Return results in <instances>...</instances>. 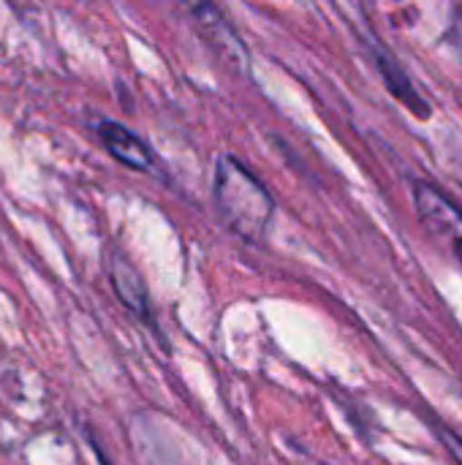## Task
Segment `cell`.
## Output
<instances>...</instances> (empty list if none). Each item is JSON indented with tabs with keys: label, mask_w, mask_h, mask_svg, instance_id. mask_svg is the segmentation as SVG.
<instances>
[{
	"label": "cell",
	"mask_w": 462,
	"mask_h": 465,
	"mask_svg": "<svg viewBox=\"0 0 462 465\" xmlns=\"http://www.w3.org/2000/svg\"><path fill=\"white\" fill-rule=\"evenodd\" d=\"M381 74L387 76V84H389V90L414 112V114H419V117H428L430 112H428V104L419 98V93L414 90V84L406 79V74L398 68V63H389V60H384L381 57Z\"/></svg>",
	"instance_id": "8992f818"
},
{
	"label": "cell",
	"mask_w": 462,
	"mask_h": 465,
	"mask_svg": "<svg viewBox=\"0 0 462 465\" xmlns=\"http://www.w3.org/2000/svg\"><path fill=\"white\" fill-rule=\"evenodd\" d=\"M449 33H452V41H455V46H457V52H460L462 57V3L455 8V14H452V27H449Z\"/></svg>",
	"instance_id": "ba28073f"
},
{
	"label": "cell",
	"mask_w": 462,
	"mask_h": 465,
	"mask_svg": "<svg viewBox=\"0 0 462 465\" xmlns=\"http://www.w3.org/2000/svg\"><path fill=\"white\" fill-rule=\"evenodd\" d=\"M98 460H101V465H109V460H106V458H103L101 452H98Z\"/></svg>",
	"instance_id": "9c48e42d"
},
{
	"label": "cell",
	"mask_w": 462,
	"mask_h": 465,
	"mask_svg": "<svg viewBox=\"0 0 462 465\" xmlns=\"http://www.w3.org/2000/svg\"><path fill=\"white\" fill-rule=\"evenodd\" d=\"M414 202L422 221L433 229V234L441 237L462 262V215L452 207V202L428 183H419L414 188Z\"/></svg>",
	"instance_id": "7a4b0ae2"
},
{
	"label": "cell",
	"mask_w": 462,
	"mask_h": 465,
	"mask_svg": "<svg viewBox=\"0 0 462 465\" xmlns=\"http://www.w3.org/2000/svg\"><path fill=\"white\" fill-rule=\"evenodd\" d=\"M193 14H196L199 27L204 30V35L221 52V57L226 63H231L234 68H248V52L240 44V38L231 33V27L226 25V19L215 8H210V5H199V8H193Z\"/></svg>",
	"instance_id": "277c9868"
},
{
	"label": "cell",
	"mask_w": 462,
	"mask_h": 465,
	"mask_svg": "<svg viewBox=\"0 0 462 465\" xmlns=\"http://www.w3.org/2000/svg\"><path fill=\"white\" fill-rule=\"evenodd\" d=\"M441 441L449 447V452L455 455V460L462 465V441L460 436H455L452 430H447V428H441Z\"/></svg>",
	"instance_id": "52a82bcc"
},
{
	"label": "cell",
	"mask_w": 462,
	"mask_h": 465,
	"mask_svg": "<svg viewBox=\"0 0 462 465\" xmlns=\"http://www.w3.org/2000/svg\"><path fill=\"white\" fill-rule=\"evenodd\" d=\"M215 199H218L221 218L231 232H237L251 242L264 237L272 218V199L267 188L242 163H237L229 155L218 161Z\"/></svg>",
	"instance_id": "6da1fadb"
},
{
	"label": "cell",
	"mask_w": 462,
	"mask_h": 465,
	"mask_svg": "<svg viewBox=\"0 0 462 465\" xmlns=\"http://www.w3.org/2000/svg\"><path fill=\"white\" fill-rule=\"evenodd\" d=\"M112 283H114V292L117 297L131 308L136 311L139 316L147 313V292L136 275V270L125 262V259H114L112 262Z\"/></svg>",
	"instance_id": "5b68a950"
},
{
	"label": "cell",
	"mask_w": 462,
	"mask_h": 465,
	"mask_svg": "<svg viewBox=\"0 0 462 465\" xmlns=\"http://www.w3.org/2000/svg\"><path fill=\"white\" fill-rule=\"evenodd\" d=\"M98 136H101V142L106 144V150L120 163H125L131 169H139V172L152 169V153H150V147L136 134H131L125 125L114 123V120H103L98 125Z\"/></svg>",
	"instance_id": "3957f363"
}]
</instances>
